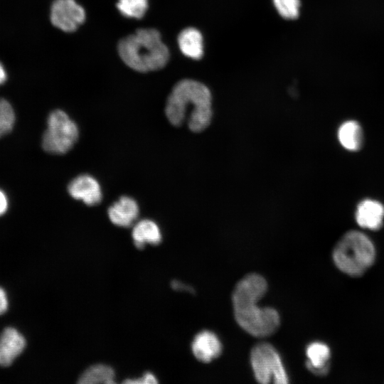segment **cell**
I'll return each instance as SVG.
<instances>
[{
    "mask_svg": "<svg viewBox=\"0 0 384 384\" xmlns=\"http://www.w3.org/2000/svg\"><path fill=\"white\" fill-rule=\"evenodd\" d=\"M117 7L127 18H142L148 9V0H118Z\"/></svg>",
    "mask_w": 384,
    "mask_h": 384,
    "instance_id": "obj_18",
    "label": "cell"
},
{
    "mask_svg": "<svg viewBox=\"0 0 384 384\" xmlns=\"http://www.w3.org/2000/svg\"><path fill=\"white\" fill-rule=\"evenodd\" d=\"M308 361L306 368L316 375H324L329 370L331 351L324 343L315 341L308 345L306 349Z\"/></svg>",
    "mask_w": 384,
    "mask_h": 384,
    "instance_id": "obj_13",
    "label": "cell"
},
{
    "mask_svg": "<svg viewBox=\"0 0 384 384\" xmlns=\"http://www.w3.org/2000/svg\"><path fill=\"white\" fill-rule=\"evenodd\" d=\"M9 207V200L4 191L0 189V216L4 215Z\"/></svg>",
    "mask_w": 384,
    "mask_h": 384,
    "instance_id": "obj_22",
    "label": "cell"
},
{
    "mask_svg": "<svg viewBox=\"0 0 384 384\" xmlns=\"http://www.w3.org/2000/svg\"><path fill=\"white\" fill-rule=\"evenodd\" d=\"M78 136L79 130L75 122L64 111L56 110L48 117L42 147L50 154H64L72 149Z\"/></svg>",
    "mask_w": 384,
    "mask_h": 384,
    "instance_id": "obj_5",
    "label": "cell"
},
{
    "mask_svg": "<svg viewBox=\"0 0 384 384\" xmlns=\"http://www.w3.org/2000/svg\"><path fill=\"white\" fill-rule=\"evenodd\" d=\"M191 348L194 356L198 361L208 363L220 355L222 344L214 333L206 330L195 336Z\"/></svg>",
    "mask_w": 384,
    "mask_h": 384,
    "instance_id": "obj_11",
    "label": "cell"
},
{
    "mask_svg": "<svg viewBox=\"0 0 384 384\" xmlns=\"http://www.w3.org/2000/svg\"><path fill=\"white\" fill-rule=\"evenodd\" d=\"M15 122V113L11 104L0 98V138L9 134Z\"/></svg>",
    "mask_w": 384,
    "mask_h": 384,
    "instance_id": "obj_19",
    "label": "cell"
},
{
    "mask_svg": "<svg viewBox=\"0 0 384 384\" xmlns=\"http://www.w3.org/2000/svg\"><path fill=\"white\" fill-rule=\"evenodd\" d=\"M375 259V249L371 240L363 233L350 230L338 240L333 251L336 266L343 273L362 275Z\"/></svg>",
    "mask_w": 384,
    "mask_h": 384,
    "instance_id": "obj_4",
    "label": "cell"
},
{
    "mask_svg": "<svg viewBox=\"0 0 384 384\" xmlns=\"http://www.w3.org/2000/svg\"><path fill=\"white\" fill-rule=\"evenodd\" d=\"M132 236L135 246L143 248L146 244L157 245L161 241L158 225L149 219L139 221L133 228Z\"/></svg>",
    "mask_w": 384,
    "mask_h": 384,
    "instance_id": "obj_15",
    "label": "cell"
},
{
    "mask_svg": "<svg viewBox=\"0 0 384 384\" xmlns=\"http://www.w3.org/2000/svg\"><path fill=\"white\" fill-rule=\"evenodd\" d=\"M212 97L210 90L202 82L183 79L178 82L168 97L165 114L169 122L181 126L191 107L188 119V128L193 132H201L210 124L213 116Z\"/></svg>",
    "mask_w": 384,
    "mask_h": 384,
    "instance_id": "obj_2",
    "label": "cell"
},
{
    "mask_svg": "<svg viewBox=\"0 0 384 384\" xmlns=\"http://www.w3.org/2000/svg\"><path fill=\"white\" fill-rule=\"evenodd\" d=\"M117 50L128 67L140 73L160 70L169 60V48L161 41L160 33L154 28H139L122 38Z\"/></svg>",
    "mask_w": 384,
    "mask_h": 384,
    "instance_id": "obj_3",
    "label": "cell"
},
{
    "mask_svg": "<svg viewBox=\"0 0 384 384\" xmlns=\"http://www.w3.org/2000/svg\"><path fill=\"white\" fill-rule=\"evenodd\" d=\"M178 44L181 53L186 57L198 60L203 54V41L201 33L195 28H186L178 36Z\"/></svg>",
    "mask_w": 384,
    "mask_h": 384,
    "instance_id": "obj_14",
    "label": "cell"
},
{
    "mask_svg": "<svg viewBox=\"0 0 384 384\" xmlns=\"http://www.w3.org/2000/svg\"><path fill=\"white\" fill-rule=\"evenodd\" d=\"M68 191L73 198L81 200L90 206L100 203L102 198L99 182L88 174L80 175L73 178L68 186Z\"/></svg>",
    "mask_w": 384,
    "mask_h": 384,
    "instance_id": "obj_8",
    "label": "cell"
},
{
    "mask_svg": "<svg viewBox=\"0 0 384 384\" xmlns=\"http://www.w3.org/2000/svg\"><path fill=\"white\" fill-rule=\"evenodd\" d=\"M24 337L14 328L8 327L0 336V366H9L23 352Z\"/></svg>",
    "mask_w": 384,
    "mask_h": 384,
    "instance_id": "obj_9",
    "label": "cell"
},
{
    "mask_svg": "<svg viewBox=\"0 0 384 384\" xmlns=\"http://www.w3.org/2000/svg\"><path fill=\"white\" fill-rule=\"evenodd\" d=\"M114 370L108 366L97 364L88 368L79 378L81 384L114 383Z\"/></svg>",
    "mask_w": 384,
    "mask_h": 384,
    "instance_id": "obj_17",
    "label": "cell"
},
{
    "mask_svg": "<svg viewBox=\"0 0 384 384\" xmlns=\"http://www.w3.org/2000/svg\"><path fill=\"white\" fill-rule=\"evenodd\" d=\"M338 138L341 145L348 150L358 149L363 142V132L356 120H346L338 127Z\"/></svg>",
    "mask_w": 384,
    "mask_h": 384,
    "instance_id": "obj_16",
    "label": "cell"
},
{
    "mask_svg": "<svg viewBox=\"0 0 384 384\" xmlns=\"http://www.w3.org/2000/svg\"><path fill=\"white\" fill-rule=\"evenodd\" d=\"M278 14L287 20L296 19L299 14L300 0H272Z\"/></svg>",
    "mask_w": 384,
    "mask_h": 384,
    "instance_id": "obj_20",
    "label": "cell"
},
{
    "mask_svg": "<svg viewBox=\"0 0 384 384\" xmlns=\"http://www.w3.org/2000/svg\"><path fill=\"white\" fill-rule=\"evenodd\" d=\"M8 309V299L5 291L0 287V315Z\"/></svg>",
    "mask_w": 384,
    "mask_h": 384,
    "instance_id": "obj_23",
    "label": "cell"
},
{
    "mask_svg": "<svg viewBox=\"0 0 384 384\" xmlns=\"http://www.w3.org/2000/svg\"><path fill=\"white\" fill-rule=\"evenodd\" d=\"M355 215L361 227L378 230L383 223L384 206L376 200L366 198L358 204Z\"/></svg>",
    "mask_w": 384,
    "mask_h": 384,
    "instance_id": "obj_12",
    "label": "cell"
},
{
    "mask_svg": "<svg viewBox=\"0 0 384 384\" xmlns=\"http://www.w3.org/2000/svg\"><path fill=\"white\" fill-rule=\"evenodd\" d=\"M85 11L75 0H55L50 7L52 24L64 32H73L85 20Z\"/></svg>",
    "mask_w": 384,
    "mask_h": 384,
    "instance_id": "obj_7",
    "label": "cell"
},
{
    "mask_svg": "<svg viewBox=\"0 0 384 384\" xmlns=\"http://www.w3.org/2000/svg\"><path fill=\"white\" fill-rule=\"evenodd\" d=\"M250 363L257 382L267 384L272 380L274 383H288V376L281 358L270 343H260L251 351Z\"/></svg>",
    "mask_w": 384,
    "mask_h": 384,
    "instance_id": "obj_6",
    "label": "cell"
},
{
    "mask_svg": "<svg viewBox=\"0 0 384 384\" xmlns=\"http://www.w3.org/2000/svg\"><path fill=\"white\" fill-rule=\"evenodd\" d=\"M7 74L4 65L0 63V85L5 82Z\"/></svg>",
    "mask_w": 384,
    "mask_h": 384,
    "instance_id": "obj_25",
    "label": "cell"
},
{
    "mask_svg": "<svg viewBox=\"0 0 384 384\" xmlns=\"http://www.w3.org/2000/svg\"><path fill=\"white\" fill-rule=\"evenodd\" d=\"M171 287L174 289L185 290V291H188V292H193V290L191 287H189V286H188L186 284H182L178 281H173L172 283H171Z\"/></svg>",
    "mask_w": 384,
    "mask_h": 384,
    "instance_id": "obj_24",
    "label": "cell"
},
{
    "mask_svg": "<svg viewBox=\"0 0 384 384\" xmlns=\"http://www.w3.org/2000/svg\"><path fill=\"white\" fill-rule=\"evenodd\" d=\"M267 289L265 278L251 273L240 280L233 292L232 302L237 323L246 332L257 337L272 334L280 324L277 310L257 305Z\"/></svg>",
    "mask_w": 384,
    "mask_h": 384,
    "instance_id": "obj_1",
    "label": "cell"
},
{
    "mask_svg": "<svg viewBox=\"0 0 384 384\" xmlns=\"http://www.w3.org/2000/svg\"><path fill=\"white\" fill-rule=\"evenodd\" d=\"M125 383L139 384V383H157L156 377L151 373H146L142 378L137 379H127Z\"/></svg>",
    "mask_w": 384,
    "mask_h": 384,
    "instance_id": "obj_21",
    "label": "cell"
},
{
    "mask_svg": "<svg viewBox=\"0 0 384 384\" xmlns=\"http://www.w3.org/2000/svg\"><path fill=\"white\" fill-rule=\"evenodd\" d=\"M139 213L137 202L132 197L121 196L107 210L110 221L120 227H129L137 220Z\"/></svg>",
    "mask_w": 384,
    "mask_h": 384,
    "instance_id": "obj_10",
    "label": "cell"
}]
</instances>
